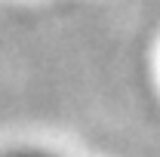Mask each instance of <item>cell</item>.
<instances>
[{"label": "cell", "mask_w": 160, "mask_h": 157, "mask_svg": "<svg viewBox=\"0 0 160 157\" xmlns=\"http://www.w3.org/2000/svg\"><path fill=\"white\" fill-rule=\"evenodd\" d=\"M6 157H59V154L43 151V148H19V151H12V154H6Z\"/></svg>", "instance_id": "1"}]
</instances>
